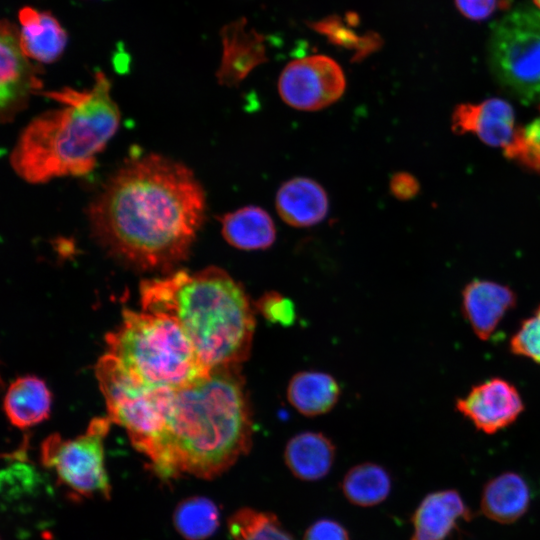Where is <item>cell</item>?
Masks as SVG:
<instances>
[{
  "label": "cell",
  "instance_id": "1",
  "mask_svg": "<svg viewBox=\"0 0 540 540\" xmlns=\"http://www.w3.org/2000/svg\"><path fill=\"white\" fill-rule=\"evenodd\" d=\"M205 211V192L191 169L146 153L124 161L87 214L93 236L113 256L144 270H166L187 257Z\"/></svg>",
  "mask_w": 540,
  "mask_h": 540
},
{
  "label": "cell",
  "instance_id": "2",
  "mask_svg": "<svg viewBox=\"0 0 540 540\" xmlns=\"http://www.w3.org/2000/svg\"><path fill=\"white\" fill-rule=\"evenodd\" d=\"M253 422L239 366L218 368L175 389L149 467L163 480L191 475L213 479L252 446Z\"/></svg>",
  "mask_w": 540,
  "mask_h": 540
},
{
  "label": "cell",
  "instance_id": "3",
  "mask_svg": "<svg viewBox=\"0 0 540 540\" xmlns=\"http://www.w3.org/2000/svg\"><path fill=\"white\" fill-rule=\"evenodd\" d=\"M41 94L58 107L24 127L9 156L13 171L30 184L89 174L120 124L109 79L97 72L90 88L64 87Z\"/></svg>",
  "mask_w": 540,
  "mask_h": 540
},
{
  "label": "cell",
  "instance_id": "4",
  "mask_svg": "<svg viewBox=\"0 0 540 540\" xmlns=\"http://www.w3.org/2000/svg\"><path fill=\"white\" fill-rule=\"evenodd\" d=\"M142 310L165 314L180 325L210 370L239 366L250 353L254 314L248 297L218 267L144 281Z\"/></svg>",
  "mask_w": 540,
  "mask_h": 540
},
{
  "label": "cell",
  "instance_id": "5",
  "mask_svg": "<svg viewBox=\"0 0 540 540\" xmlns=\"http://www.w3.org/2000/svg\"><path fill=\"white\" fill-rule=\"evenodd\" d=\"M108 352L124 370L152 388L180 389L206 378L190 340L173 318L147 311H123L122 324L107 334Z\"/></svg>",
  "mask_w": 540,
  "mask_h": 540
},
{
  "label": "cell",
  "instance_id": "6",
  "mask_svg": "<svg viewBox=\"0 0 540 540\" xmlns=\"http://www.w3.org/2000/svg\"><path fill=\"white\" fill-rule=\"evenodd\" d=\"M488 62L496 81L523 103L540 101V11L521 5L492 27Z\"/></svg>",
  "mask_w": 540,
  "mask_h": 540
},
{
  "label": "cell",
  "instance_id": "7",
  "mask_svg": "<svg viewBox=\"0 0 540 540\" xmlns=\"http://www.w3.org/2000/svg\"><path fill=\"white\" fill-rule=\"evenodd\" d=\"M111 422L125 428L132 445L147 456L161 436L175 389L152 388L131 377L109 353L95 367Z\"/></svg>",
  "mask_w": 540,
  "mask_h": 540
},
{
  "label": "cell",
  "instance_id": "8",
  "mask_svg": "<svg viewBox=\"0 0 540 540\" xmlns=\"http://www.w3.org/2000/svg\"><path fill=\"white\" fill-rule=\"evenodd\" d=\"M110 423L109 417H97L89 423L85 433L76 438L62 439L53 434L42 443L43 465L52 469L59 482L79 497H110L103 444Z\"/></svg>",
  "mask_w": 540,
  "mask_h": 540
},
{
  "label": "cell",
  "instance_id": "9",
  "mask_svg": "<svg viewBox=\"0 0 540 540\" xmlns=\"http://www.w3.org/2000/svg\"><path fill=\"white\" fill-rule=\"evenodd\" d=\"M346 80L341 66L326 55H310L288 63L280 74L278 90L292 108L316 111L336 102Z\"/></svg>",
  "mask_w": 540,
  "mask_h": 540
},
{
  "label": "cell",
  "instance_id": "10",
  "mask_svg": "<svg viewBox=\"0 0 540 540\" xmlns=\"http://www.w3.org/2000/svg\"><path fill=\"white\" fill-rule=\"evenodd\" d=\"M0 119L10 123L23 111L32 95L42 93L39 67L20 46L19 30L8 20L0 28Z\"/></svg>",
  "mask_w": 540,
  "mask_h": 540
},
{
  "label": "cell",
  "instance_id": "11",
  "mask_svg": "<svg viewBox=\"0 0 540 540\" xmlns=\"http://www.w3.org/2000/svg\"><path fill=\"white\" fill-rule=\"evenodd\" d=\"M456 410L476 429L495 434L514 423L524 411V402L514 384L493 377L471 387L455 403Z\"/></svg>",
  "mask_w": 540,
  "mask_h": 540
},
{
  "label": "cell",
  "instance_id": "12",
  "mask_svg": "<svg viewBox=\"0 0 540 540\" xmlns=\"http://www.w3.org/2000/svg\"><path fill=\"white\" fill-rule=\"evenodd\" d=\"M516 303L517 295L511 287L487 279H474L461 292L463 316L482 341L492 336Z\"/></svg>",
  "mask_w": 540,
  "mask_h": 540
},
{
  "label": "cell",
  "instance_id": "13",
  "mask_svg": "<svg viewBox=\"0 0 540 540\" xmlns=\"http://www.w3.org/2000/svg\"><path fill=\"white\" fill-rule=\"evenodd\" d=\"M512 106L499 98L458 105L452 114L456 133H473L489 146L506 148L516 129Z\"/></svg>",
  "mask_w": 540,
  "mask_h": 540
},
{
  "label": "cell",
  "instance_id": "14",
  "mask_svg": "<svg viewBox=\"0 0 540 540\" xmlns=\"http://www.w3.org/2000/svg\"><path fill=\"white\" fill-rule=\"evenodd\" d=\"M222 59L216 73L220 84L235 86L267 60L263 35L247 27L245 19L226 25L221 31Z\"/></svg>",
  "mask_w": 540,
  "mask_h": 540
},
{
  "label": "cell",
  "instance_id": "15",
  "mask_svg": "<svg viewBox=\"0 0 540 540\" xmlns=\"http://www.w3.org/2000/svg\"><path fill=\"white\" fill-rule=\"evenodd\" d=\"M469 508L455 490L428 494L412 516L411 540H446L458 521L469 520Z\"/></svg>",
  "mask_w": 540,
  "mask_h": 540
},
{
  "label": "cell",
  "instance_id": "16",
  "mask_svg": "<svg viewBox=\"0 0 540 540\" xmlns=\"http://www.w3.org/2000/svg\"><path fill=\"white\" fill-rule=\"evenodd\" d=\"M19 40L24 54L41 63H52L63 53L67 34L48 11L25 6L18 13Z\"/></svg>",
  "mask_w": 540,
  "mask_h": 540
},
{
  "label": "cell",
  "instance_id": "17",
  "mask_svg": "<svg viewBox=\"0 0 540 540\" xmlns=\"http://www.w3.org/2000/svg\"><path fill=\"white\" fill-rule=\"evenodd\" d=\"M281 219L294 227H309L322 221L328 211V198L316 181L297 177L285 182L276 194Z\"/></svg>",
  "mask_w": 540,
  "mask_h": 540
},
{
  "label": "cell",
  "instance_id": "18",
  "mask_svg": "<svg viewBox=\"0 0 540 540\" xmlns=\"http://www.w3.org/2000/svg\"><path fill=\"white\" fill-rule=\"evenodd\" d=\"M335 447L325 435L302 432L293 436L284 451V460L291 473L304 481L325 477L334 462Z\"/></svg>",
  "mask_w": 540,
  "mask_h": 540
},
{
  "label": "cell",
  "instance_id": "19",
  "mask_svg": "<svg viewBox=\"0 0 540 540\" xmlns=\"http://www.w3.org/2000/svg\"><path fill=\"white\" fill-rule=\"evenodd\" d=\"M529 502L530 490L524 478L514 472H505L485 485L480 505L489 519L509 524L527 511Z\"/></svg>",
  "mask_w": 540,
  "mask_h": 540
},
{
  "label": "cell",
  "instance_id": "20",
  "mask_svg": "<svg viewBox=\"0 0 540 540\" xmlns=\"http://www.w3.org/2000/svg\"><path fill=\"white\" fill-rule=\"evenodd\" d=\"M3 406L14 426L28 428L49 417L51 393L40 378L32 375L19 377L9 386Z\"/></svg>",
  "mask_w": 540,
  "mask_h": 540
},
{
  "label": "cell",
  "instance_id": "21",
  "mask_svg": "<svg viewBox=\"0 0 540 540\" xmlns=\"http://www.w3.org/2000/svg\"><path fill=\"white\" fill-rule=\"evenodd\" d=\"M224 239L241 250H259L270 247L276 230L270 215L260 207L246 206L220 218Z\"/></svg>",
  "mask_w": 540,
  "mask_h": 540
},
{
  "label": "cell",
  "instance_id": "22",
  "mask_svg": "<svg viewBox=\"0 0 540 540\" xmlns=\"http://www.w3.org/2000/svg\"><path fill=\"white\" fill-rule=\"evenodd\" d=\"M340 388L329 374L302 371L295 374L287 389L290 404L305 416H317L330 411L338 401Z\"/></svg>",
  "mask_w": 540,
  "mask_h": 540
},
{
  "label": "cell",
  "instance_id": "23",
  "mask_svg": "<svg viewBox=\"0 0 540 540\" xmlns=\"http://www.w3.org/2000/svg\"><path fill=\"white\" fill-rule=\"evenodd\" d=\"M391 490L389 473L380 465L362 463L344 476L342 491L354 505L371 507L383 502Z\"/></svg>",
  "mask_w": 540,
  "mask_h": 540
},
{
  "label": "cell",
  "instance_id": "24",
  "mask_svg": "<svg viewBox=\"0 0 540 540\" xmlns=\"http://www.w3.org/2000/svg\"><path fill=\"white\" fill-rule=\"evenodd\" d=\"M219 518L218 507L212 500L193 496L177 505L173 523L186 540H205L216 532Z\"/></svg>",
  "mask_w": 540,
  "mask_h": 540
},
{
  "label": "cell",
  "instance_id": "25",
  "mask_svg": "<svg viewBox=\"0 0 540 540\" xmlns=\"http://www.w3.org/2000/svg\"><path fill=\"white\" fill-rule=\"evenodd\" d=\"M228 528L234 540H293L274 514L249 507L231 515Z\"/></svg>",
  "mask_w": 540,
  "mask_h": 540
},
{
  "label": "cell",
  "instance_id": "26",
  "mask_svg": "<svg viewBox=\"0 0 540 540\" xmlns=\"http://www.w3.org/2000/svg\"><path fill=\"white\" fill-rule=\"evenodd\" d=\"M504 154L526 169L540 173V113L516 129L512 141L504 148Z\"/></svg>",
  "mask_w": 540,
  "mask_h": 540
},
{
  "label": "cell",
  "instance_id": "27",
  "mask_svg": "<svg viewBox=\"0 0 540 540\" xmlns=\"http://www.w3.org/2000/svg\"><path fill=\"white\" fill-rule=\"evenodd\" d=\"M509 350L516 356L540 365V305L524 319L509 341Z\"/></svg>",
  "mask_w": 540,
  "mask_h": 540
},
{
  "label": "cell",
  "instance_id": "28",
  "mask_svg": "<svg viewBox=\"0 0 540 540\" xmlns=\"http://www.w3.org/2000/svg\"><path fill=\"white\" fill-rule=\"evenodd\" d=\"M258 310L272 323L290 325L295 320V309L292 302L278 293L263 295L257 302Z\"/></svg>",
  "mask_w": 540,
  "mask_h": 540
},
{
  "label": "cell",
  "instance_id": "29",
  "mask_svg": "<svg viewBox=\"0 0 540 540\" xmlns=\"http://www.w3.org/2000/svg\"><path fill=\"white\" fill-rule=\"evenodd\" d=\"M303 540H350L347 530L337 521L320 519L305 532Z\"/></svg>",
  "mask_w": 540,
  "mask_h": 540
},
{
  "label": "cell",
  "instance_id": "30",
  "mask_svg": "<svg viewBox=\"0 0 540 540\" xmlns=\"http://www.w3.org/2000/svg\"><path fill=\"white\" fill-rule=\"evenodd\" d=\"M458 10L472 20H484L496 9L497 0H455Z\"/></svg>",
  "mask_w": 540,
  "mask_h": 540
},
{
  "label": "cell",
  "instance_id": "31",
  "mask_svg": "<svg viewBox=\"0 0 540 540\" xmlns=\"http://www.w3.org/2000/svg\"><path fill=\"white\" fill-rule=\"evenodd\" d=\"M390 188L394 196L402 200H407L418 193L419 184L411 174L400 172L393 175L390 181Z\"/></svg>",
  "mask_w": 540,
  "mask_h": 540
},
{
  "label": "cell",
  "instance_id": "32",
  "mask_svg": "<svg viewBox=\"0 0 540 540\" xmlns=\"http://www.w3.org/2000/svg\"><path fill=\"white\" fill-rule=\"evenodd\" d=\"M535 5L540 9V0H533Z\"/></svg>",
  "mask_w": 540,
  "mask_h": 540
}]
</instances>
